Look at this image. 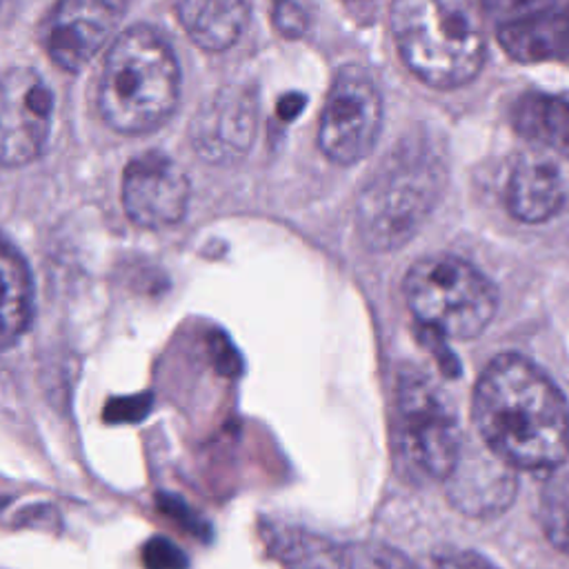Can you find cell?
I'll use <instances>...</instances> for the list:
<instances>
[{
    "label": "cell",
    "instance_id": "cell-1",
    "mask_svg": "<svg viewBox=\"0 0 569 569\" xmlns=\"http://www.w3.org/2000/svg\"><path fill=\"white\" fill-rule=\"evenodd\" d=\"M472 421L478 438L516 469H556L569 456V405L531 361L503 354L480 374Z\"/></svg>",
    "mask_w": 569,
    "mask_h": 569
},
{
    "label": "cell",
    "instance_id": "cell-2",
    "mask_svg": "<svg viewBox=\"0 0 569 569\" xmlns=\"http://www.w3.org/2000/svg\"><path fill=\"white\" fill-rule=\"evenodd\" d=\"M392 34L410 72L438 90L469 83L485 61V34L472 0H396Z\"/></svg>",
    "mask_w": 569,
    "mask_h": 569
},
{
    "label": "cell",
    "instance_id": "cell-3",
    "mask_svg": "<svg viewBox=\"0 0 569 569\" xmlns=\"http://www.w3.org/2000/svg\"><path fill=\"white\" fill-rule=\"evenodd\" d=\"M180 70L169 45L149 28L121 34L105 61L99 105L105 123L121 134H147L176 110Z\"/></svg>",
    "mask_w": 569,
    "mask_h": 569
},
{
    "label": "cell",
    "instance_id": "cell-4",
    "mask_svg": "<svg viewBox=\"0 0 569 569\" xmlns=\"http://www.w3.org/2000/svg\"><path fill=\"white\" fill-rule=\"evenodd\" d=\"M443 185L434 152L407 143L365 185L359 200V229L368 247L390 251L405 245L430 216Z\"/></svg>",
    "mask_w": 569,
    "mask_h": 569
},
{
    "label": "cell",
    "instance_id": "cell-5",
    "mask_svg": "<svg viewBox=\"0 0 569 569\" xmlns=\"http://www.w3.org/2000/svg\"><path fill=\"white\" fill-rule=\"evenodd\" d=\"M405 297L416 321L438 339L467 341L485 332L498 306L494 284L458 256H427L405 276Z\"/></svg>",
    "mask_w": 569,
    "mask_h": 569
},
{
    "label": "cell",
    "instance_id": "cell-6",
    "mask_svg": "<svg viewBox=\"0 0 569 569\" xmlns=\"http://www.w3.org/2000/svg\"><path fill=\"white\" fill-rule=\"evenodd\" d=\"M396 447L407 467L445 480L465 445L456 412L421 374H405L396 392Z\"/></svg>",
    "mask_w": 569,
    "mask_h": 569
},
{
    "label": "cell",
    "instance_id": "cell-7",
    "mask_svg": "<svg viewBox=\"0 0 569 569\" xmlns=\"http://www.w3.org/2000/svg\"><path fill=\"white\" fill-rule=\"evenodd\" d=\"M383 127V99L359 70H345L332 83L319 127L323 154L339 165L363 161Z\"/></svg>",
    "mask_w": 569,
    "mask_h": 569
},
{
    "label": "cell",
    "instance_id": "cell-8",
    "mask_svg": "<svg viewBox=\"0 0 569 569\" xmlns=\"http://www.w3.org/2000/svg\"><path fill=\"white\" fill-rule=\"evenodd\" d=\"M54 96L48 83L30 68H12L0 92V156L8 167L39 158L52 130Z\"/></svg>",
    "mask_w": 569,
    "mask_h": 569
},
{
    "label": "cell",
    "instance_id": "cell-9",
    "mask_svg": "<svg viewBox=\"0 0 569 569\" xmlns=\"http://www.w3.org/2000/svg\"><path fill=\"white\" fill-rule=\"evenodd\" d=\"M187 205L189 180L172 158L149 152L125 167L123 207L136 225L172 227L183 220Z\"/></svg>",
    "mask_w": 569,
    "mask_h": 569
},
{
    "label": "cell",
    "instance_id": "cell-10",
    "mask_svg": "<svg viewBox=\"0 0 569 569\" xmlns=\"http://www.w3.org/2000/svg\"><path fill=\"white\" fill-rule=\"evenodd\" d=\"M127 0H59L48 50L65 72H81L107 43L125 17Z\"/></svg>",
    "mask_w": 569,
    "mask_h": 569
},
{
    "label": "cell",
    "instance_id": "cell-11",
    "mask_svg": "<svg viewBox=\"0 0 569 569\" xmlns=\"http://www.w3.org/2000/svg\"><path fill=\"white\" fill-rule=\"evenodd\" d=\"M516 467L496 456L483 441L463 445V452L445 478L452 505L476 518L505 511L516 496Z\"/></svg>",
    "mask_w": 569,
    "mask_h": 569
},
{
    "label": "cell",
    "instance_id": "cell-12",
    "mask_svg": "<svg viewBox=\"0 0 569 569\" xmlns=\"http://www.w3.org/2000/svg\"><path fill=\"white\" fill-rule=\"evenodd\" d=\"M256 121V99L247 90L225 87L196 116L194 147L209 163L234 161L251 147Z\"/></svg>",
    "mask_w": 569,
    "mask_h": 569
},
{
    "label": "cell",
    "instance_id": "cell-13",
    "mask_svg": "<svg viewBox=\"0 0 569 569\" xmlns=\"http://www.w3.org/2000/svg\"><path fill=\"white\" fill-rule=\"evenodd\" d=\"M505 198L516 220L529 225L549 220L565 198L560 169L545 156H523L509 174Z\"/></svg>",
    "mask_w": 569,
    "mask_h": 569
},
{
    "label": "cell",
    "instance_id": "cell-14",
    "mask_svg": "<svg viewBox=\"0 0 569 569\" xmlns=\"http://www.w3.org/2000/svg\"><path fill=\"white\" fill-rule=\"evenodd\" d=\"M185 34L207 52L229 50L249 21L247 0H176Z\"/></svg>",
    "mask_w": 569,
    "mask_h": 569
},
{
    "label": "cell",
    "instance_id": "cell-15",
    "mask_svg": "<svg viewBox=\"0 0 569 569\" xmlns=\"http://www.w3.org/2000/svg\"><path fill=\"white\" fill-rule=\"evenodd\" d=\"M505 54L523 65L549 63L569 56V17L554 10L498 28Z\"/></svg>",
    "mask_w": 569,
    "mask_h": 569
},
{
    "label": "cell",
    "instance_id": "cell-16",
    "mask_svg": "<svg viewBox=\"0 0 569 569\" xmlns=\"http://www.w3.org/2000/svg\"><path fill=\"white\" fill-rule=\"evenodd\" d=\"M265 545L271 556H276L284 569H350L352 551L343 549L334 540L288 527V525H267L262 529Z\"/></svg>",
    "mask_w": 569,
    "mask_h": 569
},
{
    "label": "cell",
    "instance_id": "cell-17",
    "mask_svg": "<svg viewBox=\"0 0 569 569\" xmlns=\"http://www.w3.org/2000/svg\"><path fill=\"white\" fill-rule=\"evenodd\" d=\"M511 123L523 138L569 158V101L525 94L514 105Z\"/></svg>",
    "mask_w": 569,
    "mask_h": 569
},
{
    "label": "cell",
    "instance_id": "cell-18",
    "mask_svg": "<svg viewBox=\"0 0 569 569\" xmlns=\"http://www.w3.org/2000/svg\"><path fill=\"white\" fill-rule=\"evenodd\" d=\"M0 267H3V345L12 348L30 325L32 319V278L25 258L6 240L3 256H0Z\"/></svg>",
    "mask_w": 569,
    "mask_h": 569
},
{
    "label": "cell",
    "instance_id": "cell-19",
    "mask_svg": "<svg viewBox=\"0 0 569 569\" xmlns=\"http://www.w3.org/2000/svg\"><path fill=\"white\" fill-rule=\"evenodd\" d=\"M540 523L549 542L569 554V472L551 476L540 494Z\"/></svg>",
    "mask_w": 569,
    "mask_h": 569
},
{
    "label": "cell",
    "instance_id": "cell-20",
    "mask_svg": "<svg viewBox=\"0 0 569 569\" xmlns=\"http://www.w3.org/2000/svg\"><path fill=\"white\" fill-rule=\"evenodd\" d=\"M314 17V0H273V25L284 39H301Z\"/></svg>",
    "mask_w": 569,
    "mask_h": 569
},
{
    "label": "cell",
    "instance_id": "cell-21",
    "mask_svg": "<svg viewBox=\"0 0 569 569\" xmlns=\"http://www.w3.org/2000/svg\"><path fill=\"white\" fill-rule=\"evenodd\" d=\"M480 6L496 21V25L503 28L551 10L554 0H480Z\"/></svg>",
    "mask_w": 569,
    "mask_h": 569
},
{
    "label": "cell",
    "instance_id": "cell-22",
    "mask_svg": "<svg viewBox=\"0 0 569 569\" xmlns=\"http://www.w3.org/2000/svg\"><path fill=\"white\" fill-rule=\"evenodd\" d=\"M145 569H189L185 551L165 536H154L143 547Z\"/></svg>",
    "mask_w": 569,
    "mask_h": 569
},
{
    "label": "cell",
    "instance_id": "cell-23",
    "mask_svg": "<svg viewBox=\"0 0 569 569\" xmlns=\"http://www.w3.org/2000/svg\"><path fill=\"white\" fill-rule=\"evenodd\" d=\"M152 410V396L138 394L130 399H116L105 407L107 423H138Z\"/></svg>",
    "mask_w": 569,
    "mask_h": 569
},
{
    "label": "cell",
    "instance_id": "cell-24",
    "mask_svg": "<svg viewBox=\"0 0 569 569\" xmlns=\"http://www.w3.org/2000/svg\"><path fill=\"white\" fill-rule=\"evenodd\" d=\"M350 569H414L403 556H399L392 549H359L352 554V567Z\"/></svg>",
    "mask_w": 569,
    "mask_h": 569
},
{
    "label": "cell",
    "instance_id": "cell-25",
    "mask_svg": "<svg viewBox=\"0 0 569 569\" xmlns=\"http://www.w3.org/2000/svg\"><path fill=\"white\" fill-rule=\"evenodd\" d=\"M158 507L167 514V516H172L183 529H187V531H192V534H196V536H205V531H207V527H205V523H200L189 509H187V505L178 498V496H167V494H158Z\"/></svg>",
    "mask_w": 569,
    "mask_h": 569
},
{
    "label": "cell",
    "instance_id": "cell-26",
    "mask_svg": "<svg viewBox=\"0 0 569 569\" xmlns=\"http://www.w3.org/2000/svg\"><path fill=\"white\" fill-rule=\"evenodd\" d=\"M438 569H496L487 558L474 551H452L438 558Z\"/></svg>",
    "mask_w": 569,
    "mask_h": 569
}]
</instances>
